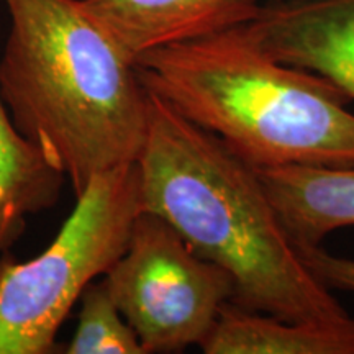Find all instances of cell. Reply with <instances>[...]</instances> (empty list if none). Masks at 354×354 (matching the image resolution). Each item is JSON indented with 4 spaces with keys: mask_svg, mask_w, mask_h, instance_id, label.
Wrapping results in <instances>:
<instances>
[{
    "mask_svg": "<svg viewBox=\"0 0 354 354\" xmlns=\"http://www.w3.org/2000/svg\"><path fill=\"white\" fill-rule=\"evenodd\" d=\"M310 271L330 289L354 292V259L335 256L320 246L299 248Z\"/></svg>",
    "mask_w": 354,
    "mask_h": 354,
    "instance_id": "cell-12",
    "label": "cell"
},
{
    "mask_svg": "<svg viewBox=\"0 0 354 354\" xmlns=\"http://www.w3.org/2000/svg\"><path fill=\"white\" fill-rule=\"evenodd\" d=\"M10 15L0 95L13 123L64 172L76 197L138 161L149 92L135 59L81 0H3Z\"/></svg>",
    "mask_w": 354,
    "mask_h": 354,
    "instance_id": "cell-2",
    "label": "cell"
},
{
    "mask_svg": "<svg viewBox=\"0 0 354 354\" xmlns=\"http://www.w3.org/2000/svg\"><path fill=\"white\" fill-rule=\"evenodd\" d=\"M133 59L250 21L263 0H81Z\"/></svg>",
    "mask_w": 354,
    "mask_h": 354,
    "instance_id": "cell-7",
    "label": "cell"
},
{
    "mask_svg": "<svg viewBox=\"0 0 354 354\" xmlns=\"http://www.w3.org/2000/svg\"><path fill=\"white\" fill-rule=\"evenodd\" d=\"M201 349L205 354H354V320L287 322L228 302Z\"/></svg>",
    "mask_w": 354,
    "mask_h": 354,
    "instance_id": "cell-9",
    "label": "cell"
},
{
    "mask_svg": "<svg viewBox=\"0 0 354 354\" xmlns=\"http://www.w3.org/2000/svg\"><path fill=\"white\" fill-rule=\"evenodd\" d=\"M145 88L251 167L354 166L351 99L328 79L268 56L240 26L135 59Z\"/></svg>",
    "mask_w": 354,
    "mask_h": 354,
    "instance_id": "cell-3",
    "label": "cell"
},
{
    "mask_svg": "<svg viewBox=\"0 0 354 354\" xmlns=\"http://www.w3.org/2000/svg\"><path fill=\"white\" fill-rule=\"evenodd\" d=\"M258 174L299 248L320 246L335 230L354 225V166H281Z\"/></svg>",
    "mask_w": 354,
    "mask_h": 354,
    "instance_id": "cell-8",
    "label": "cell"
},
{
    "mask_svg": "<svg viewBox=\"0 0 354 354\" xmlns=\"http://www.w3.org/2000/svg\"><path fill=\"white\" fill-rule=\"evenodd\" d=\"M77 328L66 354H145L135 331L115 305L104 277L86 287L79 299Z\"/></svg>",
    "mask_w": 354,
    "mask_h": 354,
    "instance_id": "cell-11",
    "label": "cell"
},
{
    "mask_svg": "<svg viewBox=\"0 0 354 354\" xmlns=\"http://www.w3.org/2000/svg\"><path fill=\"white\" fill-rule=\"evenodd\" d=\"M66 180L15 127L0 95V258L24 236L30 216L56 205Z\"/></svg>",
    "mask_w": 354,
    "mask_h": 354,
    "instance_id": "cell-10",
    "label": "cell"
},
{
    "mask_svg": "<svg viewBox=\"0 0 354 354\" xmlns=\"http://www.w3.org/2000/svg\"><path fill=\"white\" fill-rule=\"evenodd\" d=\"M143 210L138 162L95 176L50 246L0 258V354L57 353V333L82 292L127 250Z\"/></svg>",
    "mask_w": 354,
    "mask_h": 354,
    "instance_id": "cell-4",
    "label": "cell"
},
{
    "mask_svg": "<svg viewBox=\"0 0 354 354\" xmlns=\"http://www.w3.org/2000/svg\"><path fill=\"white\" fill-rule=\"evenodd\" d=\"M141 207L233 279L232 302L287 322L353 320L310 271L254 167L149 92Z\"/></svg>",
    "mask_w": 354,
    "mask_h": 354,
    "instance_id": "cell-1",
    "label": "cell"
},
{
    "mask_svg": "<svg viewBox=\"0 0 354 354\" xmlns=\"http://www.w3.org/2000/svg\"><path fill=\"white\" fill-rule=\"evenodd\" d=\"M104 281L145 354L201 348L234 290L225 269L194 253L171 223L146 210Z\"/></svg>",
    "mask_w": 354,
    "mask_h": 354,
    "instance_id": "cell-5",
    "label": "cell"
},
{
    "mask_svg": "<svg viewBox=\"0 0 354 354\" xmlns=\"http://www.w3.org/2000/svg\"><path fill=\"white\" fill-rule=\"evenodd\" d=\"M263 2H308V0H263Z\"/></svg>",
    "mask_w": 354,
    "mask_h": 354,
    "instance_id": "cell-13",
    "label": "cell"
},
{
    "mask_svg": "<svg viewBox=\"0 0 354 354\" xmlns=\"http://www.w3.org/2000/svg\"><path fill=\"white\" fill-rule=\"evenodd\" d=\"M240 30L268 56L328 79L354 100V0L263 2Z\"/></svg>",
    "mask_w": 354,
    "mask_h": 354,
    "instance_id": "cell-6",
    "label": "cell"
}]
</instances>
